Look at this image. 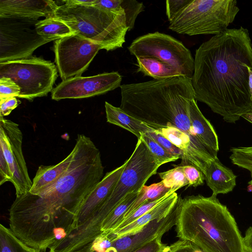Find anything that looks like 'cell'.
<instances>
[{
  "label": "cell",
  "mask_w": 252,
  "mask_h": 252,
  "mask_svg": "<svg viewBox=\"0 0 252 252\" xmlns=\"http://www.w3.org/2000/svg\"><path fill=\"white\" fill-rule=\"evenodd\" d=\"M72 151L69 167L53 186L16 197L9 210L13 234L43 252L70 232L83 202L103 178L100 151L90 137L78 134Z\"/></svg>",
  "instance_id": "6da1fadb"
},
{
  "label": "cell",
  "mask_w": 252,
  "mask_h": 252,
  "mask_svg": "<svg viewBox=\"0 0 252 252\" xmlns=\"http://www.w3.org/2000/svg\"><path fill=\"white\" fill-rule=\"evenodd\" d=\"M252 43L248 30L227 29L196 50L191 84L195 98L229 123L252 109L248 67Z\"/></svg>",
  "instance_id": "7a4b0ae2"
},
{
  "label": "cell",
  "mask_w": 252,
  "mask_h": 252,
  "mask_svg": "<svg viewBox=\"0 0 252 252\" xmlns=\"http://www.w3.org/2000/svg\"><path fill=\"white\" fill-rule=\"evenodd\" d=\"M120 108L151 127H175L187 134L200 149L216 155L203 145L191 126L189 108L195 99L191 79L184 76L153 79L120 86Z\"/></svg>",
  "instance_id": "3957f363"
},
{
  "label": "cell",
  "mask_w": 252,
  "mask_h": 252,
  "mask_svg": "<svg viewBox=\"0 0 252 252\" xmlns=\"http://www.w3.org/2000/svg\"><path fill=\"white\" fill-rule=\"evenodd\" d=\"M176 231L204 252H246L243 237L227 207L217 195L179 197Z\"/></svg>",
  "instance_id": "277c9868"
},
{
  "label": "cell",
  "mask_w": 252,
  "mask_h": 252,
  "mask_svg": "<svg viewBox=\"0 0 252 252\" xmlns=\"http://www.w3.org/2000/svg\"><path fill=\"white\" fill-rule=\"evenodd\" d=\"M127 48L137 59V72L145 76L153 79L192 77L194 59L190 50L169 35L149 33L133 40Z\"/></svg>",
  "instance_id": "5b68a950"
},
{
  "label": "cell",
  "mask_w": 252,
  "mask_h": 252,
  "mask_svg": "<svg viewBox=\"0 0 252 252\" xmlns=\"http://www.w3.org/2000/svg\"><path fill=\"white\" fill-rule=\"evenodd\" d=\"M55 17L64 22L76 34L100 45L107 51L123 47L128 31L125 14H119L95 6L64 3Z\"/></svg>",
  "instance_id": "8992f818"
},
{
  "label": "cell",
  "mask_w": 252,
  "mask_h": 252,
  "mask_svg": "<svg viewBox=\"0 0 252 252\" xmlns=\"http://www.w3.org/2000/svg\"><path fill=\"white\" fill-rule=\"evenodd\" d=\"M126 165L115 186L101 207L83 224L86 230L97 235L101 224L111 212L129 193L139 191L160 165L153 157L141 138L126 160Z\"/></svg>",
  "instance_id": "52a82bcc"
},
{
  "label": "cell",
  "mask_w": 252,
  "mask_h": 252,
  "mask_svg": "<svg viewBox=\"0 0 252 252\" xmlns=\"http://www.w3.org/2000/svg\"><path fill=\"white\" fill-rule=\"evenodd\" d=\"M239 10L235 0H190L169 22L168 28L190 36L216 35L227 29Z\"/></svg>",
  "instance_id": "ba28073f"
},
{
  "label": "cell",
  "mask_w": 252,
  "mask_h": 252,
  "mask_svg": "<svg viewBox=\"0 0 252 252\" xmlns=\"http://www.w3.org/2000/svg\"><path fill=\"white\" fill-rule=\"evenodd\" d=\"M3 77L10 78L20 87L18 97L32 100L52 91L58 70L53 63L31 56L0 63V78Z\"/></svg>",
  "instance_id": "9c48e42d"
},
{
  "label": "cell",
  "mask_w": 252,
  "mask_h": 252,
  "mask_svg": "<svg viewBox=\"0 0 252 252\" xmlns=\"http://www.w3.org/2000/svg\"><path fill=\"white\" fill-rule=\"evenodd\" d=\"M176 206L165 218L155 220L139 231L117 237L111 230L101 232L74 252H135L163 235L175 225Z\"/></svg>",
  "instance_id": "30bf717a"
},
{
  "label": "cell",
  "mask_w": 252,
  "mask_h": 252,
  "mask_svg": "<svg viewBox=\"0 0 252 252\" xmlns=\"http://www.w3.org/2000/svg\"><path fill=\"white\" fill-rule=\"evenodd\" d=\"M0 18V63L30 57L37 48L48 42L37 33L38 20Z\"/></svg>",
  "instance_id": "8fae6325"
},
{
  "label": "cell",
  "mask_w": 252,
  "mask_h": 252,
  "mask_svg": "<svg viewBox=\"0 0 252 252\" xmlns=\"http://www.w3.org/2000/svg\"><path fill=\"white\" fill-rule=\"evenodd\" d=\"M101 46L74 34L55 41V61L63 81L81 76Z\"/></svg>",
  "instance_id": "7c38bea8"
},
{
  "label": "cell",
  "mask_w": 252,
  "mask_h": 252,
  "mask_svg": "<svg viewBox=\"0 0 252 252\" xmlns=\"http://www.w3.org/2000/svg\"><path fill=\"white\" fill-rule=\"evenodd\" d=\"M23 134L16 123L0 116V152L9 167L11 181L19 197L30 192V178L22 151Z\"/></svg>",
  "instance_id": "4fadbf2b"
},
{
  "label": "cell",
  "mask_w": 252,
  "mask_h": 252,
  "mask_svg": "<svg viewBox=\"0 0 252 252\" xmlns=\"http://www.w3.org/2000/svg\"><path fill=\"white\" fill-rule=\"evenodd\" d=\"M122 77L117 71L90 77L78 76L63 81L52 91V99H80L104 94L121 86Z\"/></svg>",
  "instance_id": "5bb4252c"
},
{
  "label": "cell",
  "mask_w": 252,
  "mask_h": 252,
  "mask_svg": "<svg viewBox=\"0 0 252 252\" xmlns=\"http://www.w3.org/2000/svg\"><path fill=\"white\" fill-rule=\"evenodd\" d=\"M126 163V161L121 166L107 172L88 194L79 208L71 231L84 223L101 207L115 186Z\"/></svg>",
  "instance_id": "9a60e30c"
},
{
  "label": "cell",
  "mask_w": 252,
  "mask_h": 252,
  "mask_svg": "<svg viewBox=\"0 0 252 252\" xmlns=\"http://www.w3.org/2000/svg\"><path fill=\"white\" fill-rule=\"evenodd\" d=\"M58 6L52 0H0V18L38 21L54 17Z\"/></svg>",
  "instance_id": "2e32d148"
},
{
  "label": "cell",
  "mask_w": 252,
  "mask_h": 252,
  "mask_svg": "<svg viewBox=\"0 0 252 252\" xmlns=\"http://www.w3.org/2000/svg\"><path fill=\"white\" fill-rule=\"evenodd\" d=\"M158 131L183 152V156L180 166L192 165L203 173L210 162L218 158L217 155L197 147L187 134L177 128L168 127Z\"/></svg>",
  "instance_id": "e0dca14e"
},
{
  "label": "cell",
  "mask_w": 252,
  "mask_h": 252,
  "mask_svg": "<svg viewBox=\"0 0 252 252\" xmlns=\"http://www.w3.org/2000/svg\"><path fill=\"white\" fill-rule=\"evenodd\" d=\"M207 186L212 194H225L233 190L236 185V178L233 171L223 165L218 158L206 166L203 173Z\"/></svg>",
  "instance_id": "ac0fdd59"
},
{
  "label": "cell",
  "mask_w": 252,
  "mask_h": 252,
  "mask_svg": "<svg viewBox=\"0 0 252 252\" xmlns=\"http://www.w3.org/2000/svg\"><path fill=\"white\" fill-rule=\"evenodd\" d=\"M179 197L176 192L173 193L162 202L132 222L119 229L111 231L116 234L117 237L139 231L152 221L165 218L168 215L175 207Z\"/></svg>",
  "instance_id": "d6986e66"
},
{
  "label": "cell",
  "mask_w": 252,
  "mask_h": 252,
  "mask_svg": "<svg viewBox=\"0 0 252 252\" xmlns=\"http://www.w3.org/2000/svg\"><path fill=\"white\" fill-rule=\"evenodd\" d=\"M73 156L72 151L65 158L55 165L39 166L29 192L37 195L53 186L66 171Z\"/></svg>",
  "instance_id": "ffe728a7"
},
{
  "label": "cell",
  "mask_w": 252,
  "mask_h": 252,
  "mask_svg": "<svg viewBox=\"0 0 252 252\" xmlns=\"http://www.w3.org/2000/svg\"><path fill=\"white\" fill-rule=\"evenodd\" d=\"M189 112L191 126L197 138L207 148L218 152L219 146L217 134L200 111L195 99L190 101Z\"/></svg>",
  "instance_id": "44dd1931"
},
{
  "label": "cell",
  "mask_w": 252,
  "mask_h": 252,
  "mask_svg": "<svg viewBox=\"0 0 252 252\" xmlns=\"http://www.w3.org/2000/svg\"><path fill=\"white\" fill-rule=\"evenodd\" d=\"M107 122L119 126L134 134L138 139L142 134L155 129L143 122L127 114L120 107H115L105 102Z\"/></svg>",
  "instance_id": "7402d4cb"
},
{
  "label": "cell",
  "mask_w": 252,
  "mask_h": 252,
  "mask_svg": "<svg viewBox=\"0 0 252 252\" xmlns=\"http://www.w3.org/2000/svg\"><path fill=\"white\" fill-rule=\"evenodd\" d=\"M35 30L37 33L48 42L75 34L64 22L55 17L38 20L35 24Z\"/></svg>",
  "instance_id": "603a6c76"
},
{
  "label": "cell",
  "mask_w": 252,
  "mask_h": 252,
  "mask_svg": "<svg viewBox=\"0 0 252 252\" xmlns=\"http://www.w3.org/2000/svg\"><path fill=\"white\" fill-rule=\"evenodd\" d=\"M171 190L174 191L166 188L161 181L148 186L144 185L139 190L136 198L128 209L121 220L143 204L158 199Z\"/></svg>",
  "instance_id": "cb8c5ba5"
},
{
  "label": "cell",
  "mask_w": 252,
  "mask_h": 252,
  "mask_svg": "<svg viewBox=\"0 0 252 252\" xmlns=\"http://www.w3.org/2000/svg\"><path fill=\"white\" fill-rule=\"evenodd\" d=\"M139 191L128 193L123 200L117 205L103 221L101 231H106L114 230L124 217L128 209L136 198Z\"/></svg>",
  "instance_id": "d4e9b609"
},
{
  "label": "cell",
  "mask_w": 252,
  "mask_h": 252,
  "mask_svg": "<svg viewBox=\"0 0 252 252\" xmlns=\"http://www.w3.org/2000/svg\"><path fill=\"white\" fill-rule=\"evenodd\" d=\"M0 252H43L30 247L9 228L0 224Z\"/></svg>",
  "instance_id": "484cf974"
},
{
  "label": "cell",
  "mask_w": 252,
  "mask_h": 252,
  "mask_svg": "<svg viewBox=\"0 0 252 252\" xmlns=\"http://www.w3.org/2000/svg\"><path fill=\"white\" fill-rule=\"evenodd\" d=\"M158 175L164 186L175 191L182 187L188 185V182L183 171V166L178 165L172 169L159 173Z\"/></svg>",
  "instance_id": "4316f807"
},
{
  "label": "cell",
  "mask_w": 252,
  "mask_h": 252,
  "mask_svg": "<svg viewBox=\"0 0 252 252\" xmlns=\"http://www.w3.org/2000/svg\"><path fill=\"white\" fill-rule=\"evenodd\" d=\"M140 138L146 145L151 155L160 165L178 159V158L167 152L151 137L148 132L142 134Z\"/></svg>",
  "instance_id": "83f0119b"
},
{
  "label": "cell",
  "mask_w": 252,
  "mask_h": 252,
  "mask_svg": "<svg viewBox=\"0 0 252 252\" xmlns=\"http://www.w3.org/2000/svg\"><path fill=\"white\" fill-rule=\"evenodd\" d=\"M174 192H175V191L171 190L158 199L151 202H148L140 205L127 217L120 221L116 228L113 230L119 229L132 222L138 218L147 213L153 208L162 202Z\"/></svg>",
  "instance_id": "f1b7e54d"
},
{
  "label": "cell",
  "mask_w": 252,
  "mask_h": 252,
  "mask_svg": "<svg viewBox=\"0 0 252 252\" xmlns=\"http://www.w3.org/2000/svg\"><path fill=\"white\" fill-rule=\"evenodd\" d=\"M230 151L232 163L248 170L252 178V146L233 147Z\"/></svg>",
  "instance_id": "f546056e"
},
{
  "label": "cell",
  "mask_w": 252,
  "mask_h": 252,
  "mask_svg": "<svg viewBox=\"0 0 252 252\" xmlns=\"http://www.w3.org/2000/svg\"><path fill=\"white\" fill-rule=\"evenodd\" d=\"M121 6L124 10L126 24L128 31L133 29L137 16L144 10L142 2L135 0H121Z\"/></svg>",
  "instance_id": "4dcf8cb0"
},
{
  "label": "cell",
  "mask_w": 252,
  "mask_h": 252,
  "mask_svg": "<svg viewBox=\"0 0 252 252\" xmlns=\"http://www.w3.org/2000/svg\"><path fill=\"white\" fill-rule=\"evenodd\" d=\"M148 133L169 154L178 159L183 158V152L161 134L158 130L155 129L153 131L148 132Z\"/></svg>",
  "instance_id": "1f68e13d"
},
{
  "label": "cell",
  "mask_w": 252,
  "mask_h": 252,
  "mask_svg": "<svg viewBox=\"0 0 252 252\" xmlns=\"http://www.w3.org/2000/svg\"><path fill=\"white\" fill-rule=\"evenodd\" d=\"M20 92V87L10 78L5 77L0 78V99L18 97Z\"/></svg>",
  "instance_id": "d6a6232c"
},
{
  "label": "cell",
  "mask_w": 252,
  "mask_h": 252,
  "mask_svg": "<svg viewBox=\"0 0 252 252\" xmlns=\"http://www.w3.org/2000/svg\"><path fill=\"white\" fill-rule=\"evenodd\" d=\"M183 169L188 182V187H196L204 184V175L198 168L192 165H187L183 166Z\"/></svg>",
  "instance_id": "836d02e7"
},
{
  "label": "cell",
  "mask_w": 252,
  "mask_h": 252,
  "mask_svg": "<svg viewBox=\"0 0 252 252\" xmlns=\"http://www.w3.org/2000/svg\"><path fill=\"white\" fill-rule=\"evenodd\" d=\"M163 252H204L193 243L186 240L178 241L167 245Z\"/></svg>",
  "instance_id": "e575fe53"
},
{
  "label": "cell",
  "mask_w": 252,
  "mask_h": 252,
  "mask_svg": "<svg viewBox=\"0 0 252 252\" xmlns=\"http://www.w3.org/2000/svg\"><path fill=\"white\" fill-rule=\"evenodd\" d=\"M190 1V0H167L166 1V14L169 22Z\"/></svg>",
  "instance_id": "d590c367"
},
{
  "label": "cell",
  "mask_w": 252,
  "mask_h": 252,
  "mask_svg": "<svg viewBox=\"0 0 252 252\" xmlns=\"http://www.w3.org/2000/svg\"><path fill=\"white\" fill-rule=\"evenodd\" d=\"M93 6H95L116 14H125L121 6V0H94Z\"/></svg>",
  "instance_id": "8d00e7d4"
},
{
  "label": "cell",
  "mask_w": 252,
  "mask_h": 252,
  "mask_svg": "<svg viewBox=\"0 0 252 252\" xmlns=\"http://www.w3.org/2000/svg\"><path fill=\"white\" fill-rule=\"evenodd\" d=\"M18 105L16 97H9L0 100V116H8Z\"/></svg>",
  "instance_id": "74e56055"
},
{
  "label": "cell",
  "mask_w": 252,
  "mask_h": 252,
  "mask_svg": "<svg viewBox=\"0 0 252 252\" xmlns=\"http://www.w3.org/2000/svg\"><path fill=\"white\" fill-rule=\"evenodd\" d=\"M166 245L161 241V238H158L147 243L135 252H163Z\"/></svg>",
  "instance_id": "f35d334b"
},
{
  "label": "cell",
  "mask_w": 252,
  "mask_h": 252,
  "mask_svg": "<svg viewBox=\"0 0 252 252\" xmlns=\"http://www.w3.org/2000/svg\"><path fill=\"white\" fill-rule=\"evenodd\" d=\"M9 167L3 154L0 152V185L11 181Z\"/></svg>",
  "instance_id": "ab89813d"
},
{
  "label": "cell",
  "mask_w": 252,
  "mask_h": 252,
  "mask_svg": "<svg viewBox=\"0 0 252 252\" xmlns=\"http://www.w3.org/2000/svg\"><path fill=\"white\" fill-rule=\"evenodd\" d=\"M243 240L246 250L252 252V227L247 229Z\"/></svg>",
  "instance_id": "60d3db41"
},
{
  "label": "cell",
  "mask_w": 252,
  "mask_h": 252,
  "mask_svg": "<svg viewBox=\"0 0 252 252\" xmlns=\"http://www.w3.org/2000/svg\"><path fill=\"white\" fill-rule=\"evenodd\" d=\"M63 2L79 5L93 6L94 0H65Z\"/></svg>",
  "instance_id": "b9f144b4"
},
{
  "label": "cell",
  "mask_w": 252,
  "mask_h": 252,
  "mask_svg": "<svg viewBox=\"0 0 252 252\" xmlns=\"http://www.w3.org/2000/svg\"><path fill=\"white\" fill-rule=\"evenodd\" d=\"M241 117L243 118L245 120L252 123V109L242 114L241 116Z\"/></svg>",
  "instance_id": "7bdbcfd3"
},
{
  "label": "cell",
  "mask_w": 252,
  "mask_h": 252,
  "mask_svg": "<svg viewBox=\"0 0 252 252\" xmlns=\"http://www.w3.org/2000/svg\"><path fill=\"white\" fill-rule=\"evenodd\" d=\"M248 70L249 72V86L251 98L252 99V69L249 67Z\"/></svg>",
  "instance_id": "ee69618b"
},
{
  "label": "cell",
  "mask_w": 252,
  "mask_h": 252,
  "mask_svg": "<svg viewBox=\"0 0 252 252\" xmlns=\"http://www.w3.org/2000/svg\"><path fill=\"white\" fill-rule=\"evenodd\" d=\"M248 190L249 191H252V185L249 184V186H248Z\"/></svg>",
  "instance_id": "f6af8a7d"
},
{
  "label": "cell",
  "mask_w": 252,
  "mask_h": 252,
  "mask_svg": "<svg viewBox=\"0 0 252 252\" xmlns=\"http://www.w3.org/2000/svg\"><path fill=\"white\" fill-rule=\"evenodd\" d=\"M248 183H249V184L252 185V180L251 181H250Z\"/></svg>",
  "instance_id": "bcb514c9"
},
{
  "label": "cell",
  "mask_w": 252,
  "mask_h": 252,
  "mask_svg": "<svg viewBox=\"0 0 252 252\" xmlns=\"http://www.w3.org/2000/svg\"><path fill=\"white\" fill-rule=\"evenodd\" d=\"M246 252H248V251H246Z\"/></svg>",
  "instance_id": "7dc6e473"
}]
</instances>
